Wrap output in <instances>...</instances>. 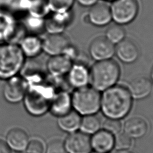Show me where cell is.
Listing matches in <instances>:
<instances>
[{
    "label": "cell",
    "mask_w": 153,
    "mask_h": 153,
    "mask_svg": "<svg viewBox=\"0 0 153 153\" xmlns=\"http://www.w3.org/2000/svg\"><path fill=\"white\" fill-rule=\"evenodd\" d=\"M72 10L62 12H51L45 19V28L49 33H63L71 23L73 19Z\"/></svg>",
    "instance_id": "obj_10"
},
{
    "label": "cell",
    "mask_w": 153,
    "mask_h": 153,
    "mask_svg": "<svg viewBox=\"0 0 153 153\" xmlns=\"http://www.w3.org/2000/svg\"><path fill=\"white\" fill-rule=\"evenodd\" d=\"M91 145L96 152H108L114 145L113 134L105 130H98L91 139Z\"/></svg>",
    "instance_id": "obj_19"
},
{
    "label": "cell",
    "mask_w": 153,
    "mask_h": 153,
    "mask_svg": "<svg viewBox=\"0 0 153 153\" xmlns=\"http://www.w3.org/2000/svg\"><path fill=\"white\" fill-rule=\"evenodd\" d=\"M93 153H100V152H93Z\"/></svg>",
    "instance_id": "obj_38"
},
{
    "label": "cell",
    "mask_w": 153,
    "mask_h": 153,
    "mask_svg": "<svg viewBox=\"0 0 153 153\" xmlns=\"http://www.w3.org/2000/svg\"><path fill=\"white\" fill-rule=\"evenodd\" d=\"M75 0H47L51 12H62L72 10Z\"/></svg>",
    "instance_id": "obj_27"
},
{
    "label": "cell",
    "mask_w": 153,
    "mask_h": 153,
    "mask_svg": "<svg viewBox=\"0 0 153 153\" xmlns=\"http://www.w3.org/2000/svg\"><path fill=\"white\" fill-rule=\"evenodd\" d=\"M26 30L29 32V34L38 35L45 30L44 18L38 17L30 15L23 23Z\"/></svg>",
    "instance_id": "obj_24"
},
{
    "label": "cell",
    "mask_w": 153,
    "mask_h": 153,
    "mask_svg": "<svg viewBox=\"0 0 153 153\" xmlns=\"http://www.w3.org/2000/svg\"><path fill=\"white\" fill-rule=\"evenodd\" d=\"M115 45L105 36H97L90 44L88 51L90 56L96 61L111 59L115 54Z\"/></svg>",
    "instance_id": "obj_9"
},
{
    "label": "cell",
    "mask_w": 153,
    "mask_h": 153,
    "mask_svg": "<svg viewBox=\"0 0 153 153\" xmlns=\"http://www.w3.org/2000/svg\"><path fill=\"white\" fill-rule=\"evenodd\" d=\"M64 55L71 59L73 62L76 61L79 55V53L76 47L71 44L63 53Z\"/></svg>",
    "instance_id": "obj_32"
},
{
    "label": "cell",
    "mask_w": 153,
    "mask_h": 153,
    "mask_svg": "<svg viewBox=\"0 0 153 153\" xmlns=\"http://www.w3.org/2000/svg\"><path fill=\"white\" fill-rule=\"evenodd\" d=\"M91 87L103 91L117 84L121 74L118 63L111 59L96 61L90 68Z\"/></svg>",
    "instance_id": "obj_2"
},
{
    "label": "cell",
    "mask_w": 153,
    "mask_h": 153,
    "mask_svg": "<svg viewBox=\"0 0 153 153\" xmlns=\"http://www.w3.org/2000/svg\"><path fill=\"white\" fill-rule=\"evenodd\" d=\"M153 88L152 81L145 76H137L132 79L128 83L127 88L134 99H143L148 97Z\"/></svg>",
    "instance_id": "obj_17"
},
{
    "label": "cell",
    "mask_w": 153,
    "mask_h": 153,
    "mask_svg": "<svg viewBox=\"0 0 153 153\" xmlns=\"http://www.w3.org/2000/svg\"><path fill=\"white\" fill-rule=\"evenodd\" d=\"M126 32L123 25L115 23L106 30L105 37L113 44H117L126 38Z\"/></svg>",
    "instance_id": "obj_25"
},
{
    "label": "cell",
    "mask_w": 153,
    "mask_h": 153,
    "mask_svg": "<svg viewBox=\"0 0 153 153\" xmlns=\"http://www.w3.org/2000/svg\"><path fill=\"white\" fill-rule=\"evenodd\" d=\"M100 126L99 119L94 114L84 115L81 118L79 127L85 133H94L97 131Z\"/></svg>",
    "instance_id": "obj_26"
},
{
    "label": "cell",
    "mask_w": 153,
    "mask_h": 153,
    "mask_svg": "<svg viewBox=\"0 0 153 153\" xmlns=\"http://www.w3.org/2000/svg\"><path fill=\"white\" fill-rule=\"evenodd\" d=\"M71 44L69 38L63 33H49L42 39V49L50 56L62 54Z\"/></svg>",
    "instance_id": "obj_12"
},
{
    "label": "cell",
    "mask_w": 153,
    "mask_h": 153,
    "mask_svg": "<svg viewBox=\"0 0 153 153\" xmlns=\"http://www.w3.org/2000/svg\"><path fill=\"white\" fill-rule=\"evenodd\" d=\"M104 1H108V2H112V1H114V0H104Z\"/></svg>",
    "instance_id": "obj_37"
},
{
    "label": "cell",
    "mask_w": 153,
    "mask_h": 153,
    "mask_svg": "<svg viewBox=\"0 0 153 153\" xmlns=\"http://www.w3.org/2000/svg\"><path fill=\"white\" fill-rule=\"evenodd\" d=\"M115 54L121 62L127 64L132 63L137 60L139 56V50L133 40L124 38L116 44Z\"/></svg>",
    "instance_id": "obj_15"
},
{
    "label": "cell",
    "mask_w": 153,
    "mask_h": 153,
    "mask_svg": "<svg viewBox=\"0 0 153 153\" xmlns=\"http://www.w3.org/2000/svg\"><path fill=\"white\" fill-rule=\"evenodd\" d=\"M112 20L125 25L131 23L137 17L139 4L137 0H114L110 5Z\"/></svg>",
    "instance_id": "obj_6"
},
{
    "label": "cell",
    "mask_w": 153,
    "mask_h": 153,
    "mask_svg": "<svg viewBox=\"0 0 153 153\" xmlns=\"http://www.w3.org/2000/svg\"><path fill=\"white\" fill-rule=\"evenodd\" d=\"M26 151L27 153H43V143L38 139H33L29 142Z\"/></svg>",
    "instance_id": "obj_31"
},
{
    "label": "cell",
    "mask_w": 153,
    "mask_h": 153,
    "mask_svg": "<svg viewBox=\"0 0 153 153\" xmlns=\"http://www.w3.org/2000/svg\"><path fill=\"white\" fill-rule=\"evenodd\" d=\"M148 129L147 122L139 117H133L128 119L124 123V133L132 137H140L144 136Z\"/></svg>",
    "instance_id": "obj_21"
},
{
    "label": "cell",
    "mask_w": 153,
    "mask_h": 153,
    "mask_svg": "<svg viewBox=\"0 0 153 153\" xmlns=\"http://www.w3.org/2000/svg\"><path fill=\"white\" fill-rule=\"evenodd\" d=\"M151 80L153 82V65H152V67L151 71Z\"/></svg>",
    "instance_id": "obj_36"
},
{
    "label": "cell",
    "mask_w": 153,
    "mask_h": 153,
    "mask_svg": "<svg viewBox=\"0 0 153 153\" xmlns=\"http://www.w3.org/2000/svg\"><path fill=\"white\" fill-rule=\"evenodd\" d=\"M65 148L69 153H90L91 139L82 132H74L69 134L65 142Z\"/></svg>",
    "instance_id": "obj_13"
},
{
    "label": "cell",
    "mask_w": 153,
    "mask_h": 153,
    "mask_svg": "<svg viewBox=\"0 0 153 153\" xmlns=\"http://www.w3.org/2000/svg\"><path fill=\"white\" fill-rule=\"evenodd\" d=\"M71 94L65 90L57 91L53 97L49 110L51 113L59 117L72 110Z\"/></svg>",
    "instance_id": "obj_14"
},
{
    "label": "cell",
    "mask_w": 153,
    "mask_h": 153,
    "mask_svg": "<svg viewBox=\"0 0 153 153\" xmlns=\"http://www.w3.org/2000/svg\"><path fill=\"white\" fill-rule=\"evenodd\" d=\"M0 153H10L7 145L0 139Z\"/></svg>",
    "instance_id": "obj_34"
},
{
    "label": "cell",
    "mask_w": 153,
    "mask_h": 153,
    "mask_svg": "<svg viewBox=\"0 0 153 153\" xmlns=\"http://www.w3.org/2000/svg\"><path fill=\"white\" fill-rule=\"evenodd\" d=\"M115 153H133L131 151H128L127 149H123V150H118Z\"/></svg>",
    "instance_id": "obj_35"
},
{
    "label": "cell",
    "mask_w": 153,
    "mask_h": 153,
    "mask_svg": "<svg viewBox=\"0 0 153 153\" xmlns=\"http://www.w3.org/2000/svg\"><path fill=\"white\" fill-rule=\"evenodd\" d=\"M28 88L29 84L23 76L14 75L9 78L4 85V98L10 103L19 102L25 97Z\"/></svg>",
    "instance_id": "obj_7"
},
{
    "label": "cell",
    "mask_w": 153,
    "mask_h": 153,
    "mask_svg": "<svg viewBox=\"0 0 153 153\" xmlns=\"http://www.w3.org/2000/svg\"><path fill=\"white\" fill-rule=\"evenodd\" d=\"M73 63L63 54L51 56L47 62V69L53 76L62 77L66 75Z\"/></svg>",
    "instance_id": "obj_16"
},
{
    "label": "cell",
    "mask_w": 153,
    "mask_h": 153,
    "mask_svg": "<svg viewBox=\"0 0 153 153\" xmlns=\"http://www.w3.org/2000/svg\"><path fill=\"white\" fill-rule=\"evenodd\" d=\"M133 99L127 87L116 84L102 91L100 110L107 118L120 120L131 111Z\"/></svg>",
    "instance_id": "obj_1"
},
{
    "label": "cell",
    "mask_w": 153,
    "mask_h": 153,
    "mask_svg": "<svg viewBox=\"0 0 153 153\" xmlns=\"http://www.w3.org/2000/svg\"><path fill=\"white\" fill-rule=\"evenodd\" d=\"M81 121V115L72 109L66 114L58 117L57 123L63 130L73 132L79 127Z\"/></svg>",
    "instance_id": "obj_22"
},
{
    "label": "cell",
    "mask_w": 153,
    "mask_h": 153,
    "mask_svg": "<svg viewBox=\"0 0 153 153\" xmlns=\"http://www.w3.org/2000/svg\"><path fill=\"white\" fill-rule=\"evenodd\" d=\"M27 10L30 15L41 18L47 17L51 11L47 0H31L29 2Z\"/></svg>",
    "instance_id": "obj_23"
},
{
    "label": "cell",
    "mask_w": 153,
    "mask_h": 153,
    "mask_svg": "<svg viewBox=\"0 0 153 153\" xmlns=\"http://www.w3.org/2000/svg\"><path fill=\"white\" fill-rule=\"evenodd\" d=\"M79 5L83 7H90L98 2V0H75Z\"/></svg>",
    "instance_id": "obj_33"
},
{
    "label": "cell",
    "mask_w": 153,
    "mask_h": 153,
    "mask_svg": "<svg viewBox=\"0 0 153 153\" xmlns=\"http://www.w3.org/2000/svg\"><path fill=\"white\" fill-rule=\"evenodd\" d=\"M85 22H88L97 27L108 25L112 20L110 6L105 2H97L90 7L84 16Z\"/></svg>",
    "instance_id": "obj_11"
},
{
    "label": "cell",
    "mask_w": 153,
    "mask_h": 153,
    "mask_svg": "<svg viewBox=\"0 0 153 153\" xmlns=\"http://www.w3.org/2000/svg\"><path fill=\"white\" fill-rule=\"evenodd\" d=\"M23 56L16 44H0V78L16 75L23 66Z\"/></svg>",
    "instance_id": "obj_5"
},
{
    "label": "cell",
    "mask_w": 153,
    "mask_h": 153,
    "mask_svg": "<svg viewBox=\"0 0 153 153\" xmlns=\"http://www.w3.org/2000/svg\"><path fill=\"white\" fill-rule=\"evenodd\" d=\"M8 145L16 151H24L29 143V137L26 132L20 128H13L10 130L6 137Z\"/></svg>",
    "instance_id": "obj_20"
},
{
    "label": "cell",
    "mask_w": 153,
    "mask_h": 153,
    "mask_svg": "<svg viewBox=\"0 0 153 153\" xmlns=\"http://www.w3.org/2000/svg\"><path fill=\"white\" fill-rule=\"evenodd\" d=\"M131 145V137L124 133H119L114 138V146L118 150L128 149Z\"/></svg>",
    "instance_id": "obj_29"
},
{
    "label": "cell",
    "mask_w": 153,
    "mask_h": 153,
    "mask_svg": "<svg viewBox=\"0 0 153 153\" xmlns=\"http://www.w3.org/2000/svg\"><path fill=\"white\" fill-rule=\"evenodd\" d=\"M66 77L68 84L75 89L89 85L90 68L84 62L75 61L66 74Z\"/></svg>",
    "instance_id": "obj_8"
},
{
    "label": "cell",
    "mask_w": 153,
    "mask_h": 153,
    "mask_svg": "<svg viewBox=\"0 0 153 153\" xmlns=\"http://www.w3.org/2000/svg\"><path fill=\"white\" fill-rule=\"evenodd\" d=\"M56 92L48 85H30L23 99L26 110L35 116L44 114L49 110L51 100Z\"/></svg>",
    "instance_id": "obj_3"
},
{
    "label": "cell",
    "mask_w": 153,
    "mask_h": 153,
    "mask_svg": "<svg viewBox=\"0 0 153 153\" xmlns=\"http://www.w3.org/2000/svg\"><path fill=\"white\" fill-rule=\"evenodd\" d=\"M19 45L24 56L29 58H34L43 51L42 39L36 35H25L20 42Z\"/></svg>",
    "instance_id": "obj_18"
},
{
    "label": "cell",
    "mask_w": 153,
    "mask_h": 153,
    "mask_svg": "<svg viewBox=\"0 0 153 153\" xmlns=\"http://www.w3.org/2000/svg\"><path fill=\"white\" fill-rule=\"evenodd\" d=\"M46 153H68V152L62 140L54 139L48 144Z\"/></svg>",
    "instance_id": "obj_30"
},
{
    "label": "cell",
    "mask_w": 153,
    "mask_h": 153,
    "mask_svg": "<svg viewBox=\"0 0 153 153\" xmlns=\"http://www.w3.org/2000/svg\"><path fill=\"white\" fill-rule=\"evenodd\" d=\"M103 127L105 130L109 132L113 135H117L120 133L122 125L120 120L108 118L104 121Z\"/></svg>",
    "instance_id": "obj_28"
},
{
    "label": "cell",
    "mask_w": 153,
    "mask_h": 153,
    "mask_svg": "<svg viewBox=\"0 0 153 153\" xmlns=\"http://www.w3.org/2000/svg\"><path fill=\"white\" fill-rule=\"evenodd\" d=\"M100 96L91 86L76 88L71 93L72 108L82 115L95 114L100 108Z\"/></svg>",
    "instance_id": "obj_4"
}]
</instances>
